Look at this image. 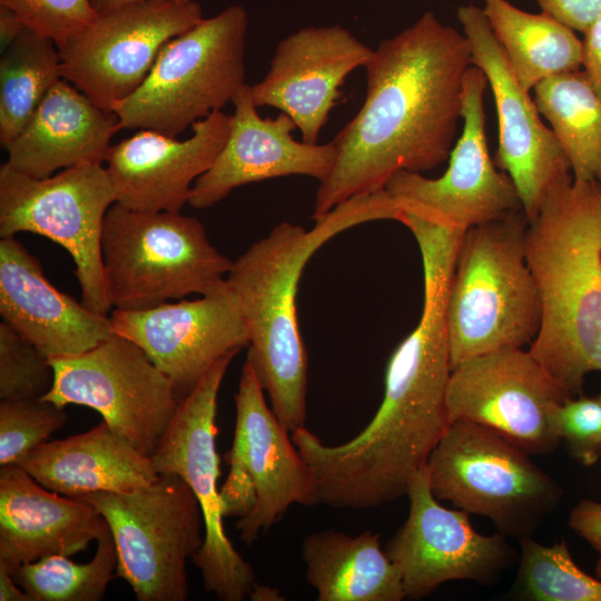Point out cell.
Instances as JSON below:
<instances>
[{
	"mask_svg": "<svg viewBox=\"0 0 601 601\" xmlns=\"http://www.w3.org/2000/svg\"><path fill=\"white\" fill-rule=\"evenodd\" d=\"M471 58L464 33L431 11L373 49L364 104L332 140L337 157L316 190L315 221L383 191L400 171L432 170L449 158Z\"/></svg>",
	"mask_w": 601,
	"mask_h": 601,
	"instance_id": "obj_1",
	"label": "cell"
},
{
	"mask_svg": "<svg viewBox=\"0 0 601 601\" xmlns=\"http://www.w3.org/2000/svg\"><path fill=\"white\" fill-rule=\"evenodd\" d=\"M451 370L445 305L427 299L418 324L390 357L382 403L361 433L326 445L306 427L290 432L321 502L361 510L406 495L451 424Z\"/></svg>",
	"mask_w": 601,
	"mask_h": 601,
	"instance_id": "obj_2",
	"label": "cell"
},
{
	"mask_svg": "<svg viewBox=\"0 0 601 601\" xmlns=\"http://www.w3.org/2000/svg\"><path fill=\"white\" fill-rule=\"evenodd\" d=\"M385 191L352 198L315 226L284 221L250 245L233 264L226 282L249 335L247 359L272 410L290 433L305 427L308 359L299 331L296 295L313 254L339 233L370 220L392 219Z\"/></svg>",
	"mask_w": 601,
	"mask_h": 601,
	"instance_id": "obj_3",
	"label": "cell"
},
{
	"mask_svg": "<svg viewBox=\"0 0 601 601\" xmlns=\"http://www.w3.org/2000/svg\"><path fill=\"white\" fill-rule=\"evenodd\" d=\"M525 256L541 324L529 352L572 398L601 372V184L569 178L529 221Z\"/></svg>",
	"mask_w": 601,
	"mask_h": 601,
	"instance_id": "obj_4",
	"label": "cell"
},
{
	"mask_svg": "<svg viewBox=\"0 0 601 601\" xmlns=\"http://www.w3.org/2000/svg\"><path fill=\"white\" fill-rule=\"evenodd\" d=\"M528 224L519 211L463 234L446 298L451 368L536 336L541 302L525 256Z\"/></svg>",
	"mask_w": 601,
	"mask_h": 601,
	"instance_id": "obj_5",
	"label": "cell"
},
{
	"mask_svg": "<svg viewBox=\"0 0 601 601\" xmlns=\"http://www.w3.org/2000/svg\"><path fill=\"white\" fill-rule=\"evenodd\" d=\"M105 290L112 309L142 311L220 285L234 262L203 223L171 211H138L115 203L101 233Z\"/></svg>",
	"mask_w": 601,
	"mask_h": 601,
	"instance_id": "obj_6",
	"label": "cell"
},
{
	"mask_svg": "<svg viewBox=\"0 0 601 601\" xmlns=\"http://www.w3.org/2000/svg\"><path fill=\"white\" fill-rule=\"evenodd\" d=\"M247 29L246 10L234 4L170 39L142 85L112 107L121 129L176 137L233 102L246 85Z\"/></svg>",
	"mask_w": 601,
	"mask_h": 601,
	"instance_id": "obj_7",
	"label": "cell"
},
{
	"mask_svg": "<svg viewBox=\"0 0 601 601\" xmlns=\"http://www.w3.org/2000/svg\"><path fill=\"white\" fill-rule=\"evenodd\" d=\"M426 466L439 501L490 519L500 534L518 542L533 536L563 497L529 453L473 422H452Z\"/></svg>",
	"mask_w": 601,
	"mask_h": 601,
	"instance_id": "obj_8",
	"label": "cell"
},
{
	"mask_svg": "<svg viewBox=\"0 0 601 601\" xmlns=\"http://www.w3.org/2000/svg\"><path fill=\"white\" fill-rule=\"evenodd\" d=\"M106 520L118 556L116 577L138 601H185L186 563L205 536L203 511L189 485L177 474H159L130 493L95 492L80 497Z\"/></svg>",
	"mask_w": 601,
	"mask_h": 601,
	"instance_id": "obj_9",
	"label": "cell"
},
{
	"mask_svg": "<svg viewBox=\"0 0 601 601\" xmlns=\"http://www.w3.org/2000/svg\"><path fill=\"white\" fill-rule=\"evenodd\" d=\"M116 195L102 164H81L33 178L6 162L0 167V237L21 231L43 236L71 256L90 311L111 309L105 290L101 233Z\"/></svg>",
	"mask_w": 601,
	"mask_h": 601,
	"instance_id": "obj_10",
	"label": "cell"
},
{
	"mask_svg": "<svg viewBox=\"0 0 601 601\" xmlns=\"http://www.w3.org/2000/svg\"><path fill=\"white\" fill-rule=\"evenodd\" d=\"M236 354L219 358L183 398L151 454L158 474H177L193 490L203 511L204 543L193 558L205 590L223 601H243L256 587L255 572L233 546L224 525L216 451L217 397Z\"/></svg>",
	"mask_w": 601,
	"mask_h": 601,
	"instance_id": "obj_11",
	"label": "cell"
},
{
	"mask_svg": "<svg viewBox=\"0 0 601 601\" xmlns=\"http://www.w3.org/2000/svg\"><path fill=\"white\" fill-rule=\"evenodd\" d=\"M487 80L476 66L464 76L463 129L441 177L400 171L385 187L401 214L457 231L523 211L510 176L491 158L485 135L484 92ZM398 218V217H397Z\"/></svg>",
	"mask_w": 601,
	"mask_h": 601,
	"instance_id": "obj_12",
	"label": "cell"
},
{
	"mask_svg": "<svg viewBox=\"0 0 601 601\" xmlns=\"http://www.w3.org/2000/svg\"><path fill=\"white\" fill-rule=\"evenodd\" d=\"M49 359L55 382L43 400L97 411L114 431L151 456L180 400L137 344L112 333L81 354Z\"/></svg>",
	"mask_w": 601,
	"mask_h": 601,
	"instance_id": "obj_13",
	"label": "cell"
},
{
	"mask_svg": "<svg viewBox=\"0 0 601 601\" xmlns=\"http://www.w3.org/2000/svg\"><path fill=\"white\" fill-rule=\"evenodd\" d=\"M203 18L195 0H145L101 12L57 46L62 78L112 111L142 85L165 43Z\"/></svg>",
	"mask_w": 601,
	"mask_h": 601,
	"instance_id": "obj_14",
	"label": "cell"
},
{
	"mask_svg": "<svg viewBox=\"0 0 601 601\" xmlns=\"http://www.w3.org/2000/svg\"><path fill=\"white\" fill-rule=\"evenodd\" d=\"M408 515L384 545L397 569L406 599L430 597L454 580L494 585L519 555L499 532L479 533L470 513L446 509L434 496L427 466L411 480Z\"/></svg>",
	"mask_w": 601,
	"mask_h": 601,
	"instance_id": "obj_15",
	"label": "cell"
},
{
	"mask_svg": "<svg viewBox=\"0 0 601 601\" xmlns=\"http://www.w3.org/2000/svg\"><path fill=\"white\" fill-rule=\"evenodd\" d=\"M571 398L524 347H505L467 358L451 370L446 406L451 423L493 430L530 455L560 445L553 407Z\"/></svg>",
	"mask_w": 601,
	"mask_h": 601,
	"instance_id": "obj_16",
	"label": "cell"
},
{
	"mask_svg": "<svg viewBox=\"0 0 601 601\" xmlns=\"http://www.w3.org/2000/svg\"><path fill=\"white\" fill-rule=\"evenodd\" d=\"M457 19L470 45L472 65L484 72L494 98L499 122L494 162L512 179L530 221L548 193L573 177L570 164L530 92L519 83L483 8L461 6Z\"/></svg>",
	"mask_w": 601,
	"mask_h": 601,
	"instance_id": "obj_17",
	"label": "cell"
},
{
	"mask_svg": "<svg viewBox=\"0 0 601 601\" xmlns=\"http://www.w3.org/2000/svg\"><path fill=\"white\" fill-rule=\"evenodd\" d=\"M111 333L137 344L168 377L181 401L225 355L249 345L237 299L226 279L194 300L142 311L112 309Z\"/></svg>",
	"mask_w": 601,
	"mask_h": 601,
	"instance_id": "obj_18",
	"label": "cell"
},
{
	"mask_svg": "<svg viewBox=\"0 0 601 601\" xmlns=\"http://www.w3.org/2000/svg\"><path fill=\"white\" fill-rule=\"evenodd\" d=\"M373 49L338 26L306 27L278 42L263 79L250 86L257 107L288 115L302 140L317 144L341 95L339 87L364 67Z\"/></svg>",
	"mask_w": 601,
	"mask_h": 601,
	"instance_id": "obj_19",
	"label": "cell"
},
{
	"mask_svg": "<svg viewBox=\"0 0 601 601\" xmlns=\"http://www.w3.org/2000/svg\"><path fill=\"white\" fill-rule=\"evenodd\" d=\"M264 388L246 358L235 396L236 425L231 447L225 461L238 462L250 474L257 491V503L236 529L240 540L252 544L262 531L278 521L292 504L319 503L309 466L288 437L264 397Z\"/></svg>",
	"mask_w": 601,
	"mask_h": 601,
	"instance_id": "obj_20",
	"label": "cell"
},
{
	"mask_svg": "<svg viewBox=\"0 0 601 601\" xmlns=\"http://www.w3.org/2000/svg\"><path fill=\"white\" fill-rule=\"evenodd\" d=\"M229 135L211 167L194 184L188 204L211 207L234 189L250 183L292 175L323 181L332 171L337 149L333 141L308 144L294 139L292 118L280 112L263 118L250 86L244 85L233 99Z\"/></svg>",
	"mask_w": 601,
	"mask_h": 601,
	"instance_id": "obj_21",
	"label": "cell"
},
{
	"mask_svg": "<svg viewBox=\"0 0 601 601\" xmlns=\"http://www.w3.org/2000/svg\"><path fill=\"white\" fill-rule=\"evenodd\" d=\"M229 126L230 115L217 110L196 121L185 140L141 129L112 145L105 162L116 203L138 211L180 213L226 144Z\"/></svg>",
	"mask_w": 601,
	"mask_h": 601,
	"instance_id": "obj_22",
	"label": "cell"
},
{
	"mask_svg": "<svg viewBox=\"0 0 601 601\" xmlns=\"http://www.w3.org/2000/svg\"><path fill=\"white\" fill-rule=\"evenodd\" d=\"M0 314L49 358L81 354L112 334L110 317L57 289L14 236L0 239Z\"/></svg>",
	"mask_w": 601,
	"mask_h": 601,
	"instance_id": "obj_23",
	"label": "cell"
},
{
	"mask_svg": "<svg viewBox=\"0 0 601 601\" xmlns=\"http://www.w3.org/2000/svg\"><path fill=\"white\" fill-rule=\"evenodd\" d=\"M107 526L88 502L46 489L17 464L1 466L0 562L9 570L87 550Z\"/></svg>",
	"mask_w": 601,
	"mask_h": 601,
	"instance_id": "obj_24",
	"label": "cell"
},
{
	"mask_svg": "<svg viewBox=\"0 0 601 601\" xmlns=\"http://www.w3.org/2000/svg\"><path fill=\"white\" fill-rule=\"evenodd\" d=\"M120 129L115 111L100 108L62 78L22 131L3 147L6 164L33 178L81 164H104L111 138Z\"/></svg>",
	"mask_w": 601,
	"mask_h": 601,
	"instance_id": "obj_25",
	"label": "cell"
},
{
	"mask_svg": "<svg viewBox=\"0 0 601 601\" xmlns=\"http://www.w3.org/2000/svg\"><path fill=\"white\" fill-rule=\"evenodd\" d=\"M17 465L46 489L75 499L95 492H135L159 475L151 456L105 421L86 433L43 443Z\"/></svg>",
	"mask_w": 601,
	"mask_h": 601,
	"instance_id": "obj_26",
	"label": "cell"
},
{
	"mask_svg": "<svg viewBox=\"0 0 601 601\" xmlns=\"http://www.w3.org/2000/svg\"><path fill=\"white\" fill-rule=\"evenodd\" d=\"M305 579L318 601H402L401 575L370 530L356 536L334 530L314 532L302 545Z\"/></svg>",
	"mask_w": 601,
	"mask_h": 601,
	"instance_id": "obj_27",
	"label": "cell"
},
{
	"mask_svg": "<svg viewBox=\"0 0 601 601\" xmlns=\"http://www.w3.org/2000/svg\"><path fill=\"white\" fill-rule=\"evenodd\" d=\"M483 11L526 91L550 77L582 67V41L554 17L526 12L508 0H484Z\"/></svg>",
	"mask_w": 601,
	"mask_h": 601,
	"instance_id": "obj_28",
	"label": "cell"
},
{
	"mask_svg": "<svg viewBox=\"0 0 601 601\" xmlns=\"http://www.w3.org/2000/svg\"><path fill=\"white\" fill-rule=\"evenodd\" d=\"M534 102L549 121L578 180L601 184V97L584 71L550 77L534 89Z\"/></svg>",
	"mask_w": 601,
	"mask_h": 601,
	"instance_id": "obj_29",
	"label": "cell"
},
{
	"mask_svg": "<svg viewBox=\"0 0 601 601\" xmlns=\"http://www.w3.org/2000/svg\"><path fill=\"white\" fill-rule=\"evenodd\" d=\"M62 79L53 40L28 28L0 59V144L4 147L26 127L49 90Z\"/></svg>",
	"mask_w": 601,
	"mask_h": 601,
	"instance_id": "obj_30",
	"label": "cell"
},
{
	"mask_svg": "<svg viewBox=\"0 0 601 601\" xmlns=\"http://www.w3.org/2000/svg\"><path fill=\"white\" fill-rule=\"evenodd\" d=\"M117 564L116 544L107 526L88 563H75L69 556L56 554L18 565L10 572L35 601H98L104 599Z\"/></svg>",
	"mask_w": 601,
	"mask_h": 601,
	"instance_id": "obj_31",
	"label": "cell"
},
{
	"mask_svg": "<svg viewBox=\"0 0 601 601\" xmlns=\"http://www.w3.org/2000/svg\"><path fill=\"white\" fill-rule=\"evenodd\" d=\"M519 544V568L509 597L524 601H601V580L577 565L565 540L544 545L528 536Z\"/></svg>",
	"mask_w": 601,
	"mask_h": 601,
	"instance_id": "obj_32",
	"label": "cell"
},
{
	"mask_svg": "<svg viewBox=\"0 0 601 601\" xmlns=\"http://www.w3.org/2000/svg\"><path fill=\"white\" fill-rule=\"evenodd\" d=\"M65 407L42 397L0 402V466L18 464L67 422Z\"/></svg>",
	"mask_w": 601,
	"mask_h": 601,
	"instance_id": "obj_33",
	"label": "cell"
},
{
	"mask_svg": "<svg viewBox=\"0 0 601 601\" xmlns=\"http://www.w3.org/2000/svg\"><path fill=\"white\" fill-rule=\"evenodd\" d=\"M55 370L35 344L0 324V400L43 397L52 387Z\"/></svg>",
	"mask_w": 601,
	"mask_h": 601,
	"instance_id": "obj_34",
	"label": "cell"
},
{
	"mask_svg": "<svg viewBox=\"0 0 601 601\" xmlns=\"http://www.w3.org/2000/svg\"><path fill=\"white\" fill-rule=\"evenodd\" d=\"M551 417L568 454L584 466L601 457V394L577 396L555 405Z\"/></svg>",
	"mask_w": 601,
	"mask_h": 601,
	"instance_id": "obj_35",
	"label": "cell"
},
{
	"mask_svg": "<svg viewBox=\"0 0 601 601\" xmlns=\"http://www.w3.org/2000/svg\"><path fill=\"white\" fill-rule=\"evenodd\" d=\"M23 24L58 46L99 13L90 0H0Z\"/></svg>",
	"mask_w": 601,
	"mask_h": 601,
	"instance_id": "obj_36",
	"label": "cell"
},
{
	"mask_svg": "<svg viewBox=\"0 0 601 601\" xmlns=\"http://www.w3.org/2000/svg\"><path fill=\"white\" fill-rule=\"evenodd\" d=\"M230 469L219 490L224 518H245L256 506L257 491L250 474L238 462H228Z\"/></svg>",
	"mask_w": 601,
	"mask_h": 601,
	"instance_id": "obj_37",
	"label": "cell"
},
{
	"mask_svg": "<svg viewBox=\"0 0 601 601\" xmlns=\"http://www.w3.org/2000/svg\"><path fill=\"white\" fill-rule=\"evenodd\" d=\"M568 524L598 552L594 575L601 580V502L580 500L571 510Z\"/></svg>",
	"mask_w": 601,
	"mask_h": 601,
	"instance_id": "obj_38",
	"label": "cell"
},
{
	"mask_svg": "<svg viewBox=\"0 0 601 601\" xmlns=\"http://www.w3.org/2000/svg\"><path fill=\"white\" fill-rule=\"evenodd\" d=\"M541 10L574 31L584 32L601 13V0H535Z\"/></svg>",
	"mask_w": 601,
	"mask_h": 601,
	"instance_id": "obj_39",
	"label": "cell"
},
{
	"mask_svg": "<svg viewBox=\"0 0 601 601\" xmlns=\"http://www.w3.org/2000/svg\"><path fill=\"white\" fill-rule=\"evenodd\" d=\"M583 33V71L597 93L601 97V13Z\"/></svg>",
	"mask_w": 601,
	"mask_h": 601,
	"instance_id": "obj_40",
	"label": "cell"
},
{
	"mask_svg": "<svg viewBox=\"0 0 601 601\" xmlns=\"http://www.w3.org/2000/svg\"><path fill=\"white\" fill-rule=\"evenodd\" d=\"M27 27L10 8L0 4V45L3 52Z\"/></svg>",
	"mask_w": 601,
	"mask_h": 601,
	"instance_id": "obj_41",
	"label": "cell"
},
{
	"mask_svg": "<svg viewBox=\"0 0 601 601\" xmlns=\"http://www.w3.org/2000/svg\"><path fill=\"white\" fill-rule=\"evenodd\" d=\"M0 601H35L12 578L8 566L0 562Z\"/></svg>",
	"mask_w": 601,
	"mask_h": 601,
	"instance_id": "obj_42",
	"label": "cell"
},
{
	"mask_svg": "<svg viewBox=\"0 0 601 601\" xmlns=\"http://www.w3.org/2000/svg\"><path fill=\"white\" fill-rule=\"evenodd\" d=\"M249 598L254 601H279L284 599L277 589L259 584H256Z\"/></svg>",
	"mask_w": 601,
	"mask_h": 601,
	"instance_id": "obj_43",
	"label": "cell"
},
{
	"mask_svg": "<svg viewBox=\"0 0 601 601\" xmlns=\"http://www.w3.org/2000/svg\"><path fill=\"white\" fill-rule=\"evenodd\" d=\"M90 1L93 8L97 10V12L101 13V12H105V11H108V10H111V9H115V8H118L128 3L145 1V0H90ZM171 1L189 2L193 0H171Z\"/></svg>",
	"mask_w": 601,
	"mask_h": 601,
	"instance_id": "obj_44",
	"label": "cell"
}]
</instances>
